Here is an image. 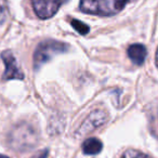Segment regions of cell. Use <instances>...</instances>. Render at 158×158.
Wrapping results in <instances>:
<instances>
[{"instance_id":"obj_2","label":"cell","mask_w":158,"mask_h":158,"mask_svg":"<svg viewBox=\"0 0 158 158\" xmlns=\"http://www.w3.org/2000/svg\"><path fill=\"white\" fill-rule=\"evenodd\" d=\"M69 49L67 44L56 40H46L40 42L34 53V67L40 68L44 63L50 61L53 56L60 53H64Z\"/></svg>"},{"instance_id":"obj_7","label":"cell","mask_w":158,"mask_h":158,"mask_svg":"<svg viewBox=\"0 0 158 158\" xmlns=\"http://www.w3.org/2000/svg\"><path fill=\"white\" fill-rule=\"evenodd\" d=\"M128 55L136 65H142L147 55V50L143 44H133L128 48Z\"/></svg>"},{"instance_id":"obj_1","label":"cell","mask_w":158,"mask_h":158,"mask_svg":"<svg viewBox=\"0 0 158 158\" xmlns=\"http://www.w3.org/2000/svg\"><path fill=\"white\" fill-rule=\"evenodd\" d=\"M127 1H116V0H86L79 3V8L85 13L98 14V15L107 16L114 15L125 8Z\"/></svg>"},{"instance_id":"obj_8","label":"cell","mask_w":158,"mask_h":158,"mask_svg":"<svg viewBox=\"0 0 158 158\" xmlns=\"http://www.w3.org/2000/svg\"><path fill=\"white\" fill-rule=\"evenodd\" d=\"M102 147H103L102 142L100 140H98L97 138L87 139L84 142V145H82L84 153L88 154V155H97L102 151Z\"/></svg>"},{"instance_id":"obj_12","label":"cell","mask_w":158,"mask_h":158,"mask_svg":"<svg viewBox=\"0 0 158 158\" xmlns=\"http://www.w3.org/2000/svg\"><path fill=\"white\" fill-rule=\"evenodd\" d=\"M48 157V149H42V151L36 153L34 156H31V158H47Z\"/></svg>"},{"instance_id":"obj_13","label":"cell","mask_w":158,"mask_h":158,"mask_svg":"<svg viewBox=\"0 0 158 158\" xmlns=\"http://www.w3.org/2000/svg\"><path fill=\"white\" fill-rule=\"evenodd\" d=\"M156 65L158 67V49H157V52H156Z\"/></svg>"},{"instance_id":"obj_10","label":"cell","mask_w":158,"mask_h":158,"mask_svg":"<svg viewBox=\"0 0 158 158\" xmlns=\"http://www.w3.org/2000/svg\"><path fill=\"white\" fill-rule=\"evenodd\" d=\"M121 158H151L146 154H143L136 149H128Z\"/></svg>"},{"instance_id":"obj_9","label":"cell","mask_w":158,"mask_h":158,"mask_svg":"<svg viewBox=\"0 0 158 158\" xmlns=\"http://www.w3.org/2000/svg\"><path fill=\"white\" fill-rule=\"evenodd\" d=\"M70 24H72V26L74 27L79 34H81V35H86V34H88L89 31H90L88 25L80 22V21H78V20H72L70 21Z\"/></svg>"},{"instance_id":"obj_14","label":"cell","mask_w":158,"mask_h":158,"mask_svg":"<svg viewBox=\"0 0 158 158\" xmlns=\"http://www.w3.org/2000/svg\"><path fill=\"white\" fill-rule=\"evenodd\" d=\"M0 158H9V157H8V156H5V155H1V154H0Z\"/></svg>"},{"instance_id":"obj_5","label":"cell","mask_w":158,"mask_h":158,"mask_svg":"<svg viewBox=\"0 0 158 158\" xmlns=\"http://www.w3.org/2000/svg\"><path fill=\"white\" fill-rule=\"evenodd\" d=\"M107 118L108 117L105 112H103V110H94L82 123V125L80 126V128L78 130V133L80 135H86L89 132L94 131L97 128H100L101 126H103L107 121Z\"/></svg>"},{"instance_id":"obj_3","label":"cell","mask_w":158,"mask_h":158,"mask_svg":"<svg viewBox=\"0 0 158 158\" xmlns=\"http://www.w3.org/2000/svg\"><path fill=\"white\" fill-rule=\"evenodd\" d=\"M37 142V133L31 126L23 123L15 128L11 133V144L14 148L27 149L36 144Z\"/></svg>"},{"instance_id":"obj_4","label":"cell","mask_w":158,"mask_h":158,"mask_svg":"<svg viewBox=\"0 0 158 158\" xmlns=\"http://www.w3.org/2000/svg\"><path fill=\"white\" fill-rule=\"evenodd\" d=\"M1 59L5 63L6 69L2 75L5 80H11V79H24V74L19 66L18 60L13 55L11 51H5L1 53Z\"/></svg>"},{"instance_id":"obj_6","label":"cell","mask_w":158,"mask_h":158,"mask_svg":"<svg viewBox=\"0 0 158 158\" xmlns=\"http://www.w3.org/2000/svg\"><path fill=\"white\" fill-rule=\"evenodd\" d=\"M61 5L62 2H56V1H39V0L33 1L34 11L38 18L42 20L52 18L56 13Z\"/></svg>"},{"instance_id":"obj_11","label":"cell","mask_w":158,"mask_h":158,"mask_svg":"<svg viewBox=\"0 0 158 158\" xmlns=\"http://www.w3.org/2000/svg\"><path fill=\"white\" fill-rule=\"evenodd\" d=\"M7 14H8L7 5H6V2H3V1H0V24L6 21Z\"/></svg>"}]
</instances>
